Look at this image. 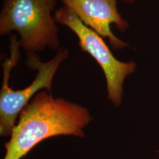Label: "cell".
<instances>
[{"label": "cell", "instance_id": "1", "mask_svg": "<svg viewBox=\"0 0 159 159\" xmlns=\"http://www.w3.org/2000/svg\"><path fill=\"white\" fill-rule=\"evenodd\" d=\"M93 121L89 109L47 91H39L23 109L9 140L3 159H21L45 139L58 136L84 138Z\"/></svg>", "mask_w": 159, "mask_h": 159}, {"label": "cell", "instance_id": "2", "mask_svg": "<svg viewBox=\"0 0 159 159\" xmlns=\"http://www.w3.org/2000/svg\"><path fill=\"white\" fill-rule=\"evenodd\" d=\"M21 45L17 35L10 38L9 57L2 63L3 78L0 91V136L10 137L23 109L39 91L45 89L52 93L53 79L60 66L69 55V49L60 48L52 58L43 62L37 53H27L25 64L28 68L37 71L36 76L29 85L14 90L10 86L11 72L19 63Z\"/></svg>", "mask_w": 159, "mask_h": 159}, {"label": "cell", "instance_id": "3", "mask_svg": "<svg viewBox=\"0 0 159 159\" xmlns=\"http://www.w3.org/2000/svg\"><path fill=\"white\" fill-rule=\"evenodd\" d=\"M57 0H3L0 12V35L15 31L27 53L49 48L57 51L61 41L54 18Z\"/></svg>", "mask_w": 159, "mask_h": 159}, {"label": "cell", "instance_id": "4", "mask_svg": "<svg viewBox=\"0 0 159 159\" xmlns=\"http://www.w3.org/2000/svg\"><path fill=\"white\" fill-rule=\"evenodd\" d=\"M55 21L70 29L78 39L81 50L94 58L104 73L108 99L115 107L122 105L125 79L136 71L134 61L122 62L112 54L102 36L85 25L70 9L63 5L55 11Z\"/></svg>", "mask_w": 159, "mask_h": 159}, {"label": "cell", "instance_id": "5", "mask_svg": "<svg viewBox=\"0 0 159 159\" xmlns=\"http://www.w3.org/2000/svg\"><path fill=\"white\" fill-rule=\"evenodd\" d=\"M82 22L97 34L108 39L114 50L128 47L129 44L117 38L111 29L114 25L119 31L125 32L129 24L123 19L117 7L119 0H60Z\"/></svg>", "mask_w": 159, "mask_h": 159}, {"label": "cell", "instance_id": "6", "mask_svg": "<svg viewBox=\"0 0 159 159\" xmlns=\"http://www.w3.org/2000/svg\"><path fill=\"white\" fill-rule=\"evenodd\" d=\"M122 2L127 3V4H134L136 2L138 1V0H120Z\"/></svg>", "mask_w": 159, "mask_h": 159}]
</instances>
